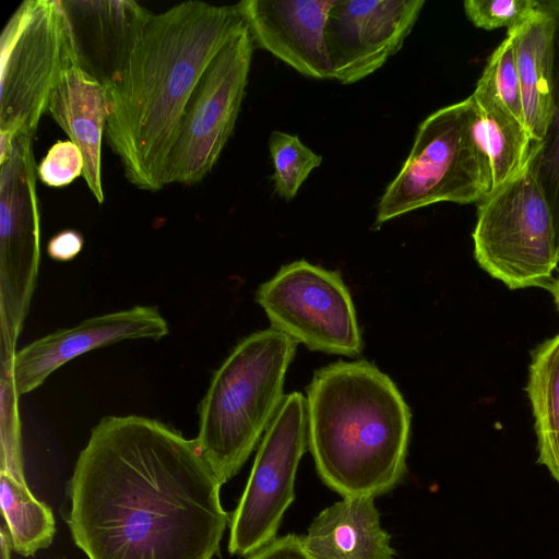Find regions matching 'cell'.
I'll return each instance as SVG.
<instances>
[{
  "mask_svg": "<svg viewBox=\"0 0 559 559\" xmlns=\"http://www.w3.org/2000/svg\"><path fill=\"white\" fill-rule=\"evenodd\" d=\"M74 61L59 0H25L0 38V135L34 138L50 96Z\"/></svg>",
  "mask_w": 559,
  "mask_h": 559,
  "instance_id": "obj_7",
  "label": "cell"
},
{
  "mask_svg": "<svg viewBox=\"0 0 559 559\" xmlns=\"http://www.w3.org/2000/svg\"><path fill=\"white\" fill-rule=\"evenodd\" d=\"M474 258L509 289L545 288L559 263L548 203L528 166L478 203Z\"/></svg>",
  "mask_w": 559,
  "mask_h": 559,
  "instance_id": "obj_6",
  "label": "cell"
},
{
  "mask_svg": "<svg viewBox=\"0 0 559 559\" xmlns=\"http://www.w3.org/2000/svg\"><path fill=\"white\" fill-rule=\"evenodd\" d=\"M297 345L272 328L253 332L213 373L195 441L222 485L238 474L277 413Z\"/></svg>",
  "mask_w": 559,
  "mask_h": 559,
  "instance_id": "obj_4",
  "label": "cell"
},
{
  "mask_svg": "<svg viewBox=\"0 0 559 559\" xmlns=\"http://www.w3.org/2000/svg\"><path fill=\"white\" fill-rule=\"evenodd\" d=\"M472 97L430 114L377 206L373 228L440 202L479 203L492 190L487 155L474 134Z\"/></svg>",
  "mask_w": 559,
  "mask_h": 559,
  "instance_id": "obj_5",
  "label": "cell"
},
{
  "mask_svg": "<svg viewBox=\"0 0 559 559\" xmlns=\"http://www.w3.org/2000/svg\"><path fill=\"white\" fill-rule=\"evenodd\" d=\"M1 451L0 471L26 483L24 476L21 429L19 418V393L11 371H1Z\"/></svg>",
  "mask_w": 559,
  "mask_h": 559,
  "instance_id": "obj_25",
  "label": "cell"
},
{
  "mask_svg": "<svg viewBox=\"0 0 559 559\" xmlns=\"http://www.w3.org/2000/svg\"><path fill=\"white\" fill-rule=\"evenodd\" d=\"M554 19L540 5L508 29L520 81L525 128L533 141L543 139L551 109Z\"/></svg>",
  "mask_w": 559,
  "mask_h": 559,
  "instance_id": "obj_18",
  "label": "cell"
},
{
  "mask_svg": "<svg viewBox=\"0 0 559 559\" xmlns=\"http://www.w3.org/2000/svg\"><path fill=\"white\" fill-rule=\"evenodd\" d=\"M335 0H243L236 4L253 44L300 74L333 80L325 26Z\"/></svg>",
  "mask_w": 559,
  "mask_h": 559,
  "instance_id": "obj_15",
  "label": "cell"
},
{
  "mask_svg": "<svg viewBox=\"0 0 559 559\" xmlns=\"http://www.w3.org/2000/svg\"><path fill=\"white\" fill-rule=\"evenodd\" d=\"M255 301L272 329L310 350L350 358L362 352L355 306L337 271L290 262L259 286Z\"/></svg>",
  "mask_w": 559,
  "mask_h": 559,
  "instance_id": "obj_9",
  "label": "cell"
},
{
  "mask_svg": "<svg viewBox=\"0 0 559 559\" xmlns=\"http://www.w3.org/2000/svg\"><path fill=\"white\" fill-rule=\"evenodd\" d=\"M48 111L80 148L84 160L82 176L102 204V138L109 116L107 87L72 62L50 96Z\"/></svg>",
  "mask_w": 559,
  "mask_h": 559,
  "instance_id": "obj_16",
  "label": "cell"
},
{
  "mask_svg": "<svg viewBox=\"0 0 559 559\" xmlns=\"http://www.w3.org/2000/svg\"><path fill=\"white\" fill-rule=\"evenodd\" d=\"M308 448L321 480L342 497L384 495L404 478L411 409L367 359L338 360L306 388Z\"/></svg>",
  "mask_w": 559,
  "mask_h": 559,
  "instance_id": "obj_3",
  "label": "cell"
},
{
  "mask_svg": "<svg viewBox=\"0 0 559 559\" xmlns=\"http://www.w3.org/2000/svg\"><path fill=\"white\" fill-rule=\"evenodd\" d=\"M308 445L306 397L284 400L263 435L239 502L229 523L228 551L249 557L274 538L295 499L299 462Z\"/></svg>",
  "mask_w": 559,
  "mask_h": 559,
  "instance_id": "obj_11",
  "label": "cell"
},
{
  "mask_svg": "<svg viewBox=\"0 0 559 559\" xmlns=\"http://www.w3.org/2000/svg\"><path fill=\"white\" fill-rule=\"evenodd\" d=\"M33 138L19 133L0 157V345L12 361L35 292L40 261Z\"/></svg>",
  "mask_w": 559,
  "mask_h": 559,
  "instance_id": "obj_8",
  "label": "cell"
},
{
  "mask_svg": "<svg viewBox=\"0 0 559 559\" xmlns=\"http://www.w3.org/2000/svg\"><path fill=\"white\" fill-rule=\"evenodd\" d=\"M169 333L166 319L153 306L103 313L59 329L16 349L11 373L19 395L40 386L58 368L93 349L126 340L158 341Z\"/></svg>",
  "mask_w": 559,
  "mask_h": 559,
  "instance_id": "obj_13",
  "label": "cell"
},
{
  "mask_svg": "<svg viewBox=\"0 0 559 559\" xmlns=\"http://www.w3.org/2000/svg\"><path fill=\"white\" fill-rule=\"evenodd\" d=\"M471 97L475 106L474 134L488 157L493 190L525 167L533 141L525 126L500 102L476 90Z\"/></svg>",
  "mask_w": 559,
  "mask_h": 559,
  "instance_id": "obj_19",
  "label": "cell"
},
{
  "mask_svg": "<svg viewBox=\"0 0 559 559\" xmlns=\"http://www.w3.org/2000/svg\"><path fill=\"white\" fill-rule=\"evenodd\" d=\"M554 19L551 109L543 139L532 143L528 166L548 203L559 257V0H542Z\"/></svg>",
  "mask_w": 559,
  "mask_h": 559,
  "instance_id": "obj_22",
  "label": "cell"
},
{
  "mask_svg": "<svg viewBox=\"0 0 559 559\" xmlns=\"http://www.w3.org/2000/svg\"><path fill=\"white\" fill-rule=\"evenodd\" d=\"M248 559H313L304 549L300 536L287 534L276 537Z\"/></svg>",
  "mask_w": 559,
  "mask_h": 559,
  "instance_id": "obj_28",
  "label": "cell"
},
{
  "mask_svg": "<svg viewBox=\"0 0 559 559\" xmlns=\"http://www.w3.org/2000/svg\"><path fill=\"white\" fill-rule=\"evenodd\" d=\"M253 48L245 24L204 70L185 110L169 158L166 185H195L217 163L241 108Z\"/></svg>",
  "mask_w": 559,
  "mask_h": 559,
  "instance_id": "obj_10",
  "label": "cell"
},
{
  "mask_svg": "<svg viewBox=\"0 0 559 559\" xmlns=\"http://www.w3.org/2000/svg\"><path fill=\"white\" fill-rule=\"evenodd\" d=\"M0 503L12 550L29 557L51 545L56 534L53 512L35 498L27 483L0 471Z\"/></svg>",
  "mask_w": 559,
  "mask_h": 559,
  "instance_id": "obj_21",
  "label": "cell"
},
{
  "mask_svg": "<svg viewBox=\"0 0 559 559\" xmlns=\"http://www.w3.org/2000/svg\"><path fill=\"white\" fill-rule=\"evenodd\" d=\"M84 160L72 141H57L37 166V176L48 187H66L82 176Z\"/></svg>",
  "mask_w": 559,
  "mask_h": 559,
  "instance_id": "obj_27",
  "label": "cell"
},
{
  "mask_svg": "<svg viewBox=\"0 0 559 559\" xmlns=\"http://www.w3.org/2000/svg\"><path fill=\"white\" fill-rule=\"evenodd\" d=\"M221 486L195 439L107 416L76 460L68 525L88 559H212L230 523Z\"/></svg>",
  "mask_w": 559,
  "mask_h": 559,
  "instance_id": "obj_1",
  "label": "cell"
},
{
  "mask_svg": "<svg viewBox=\"0 0 559 559\" xmlns=\"http://www.w3.org/2000/svg\"><path fill=\"white\" fill-rule=\"evenodd\" d=\"M425 0H335L325 26L333 80L356 83L402 48Z\"/></svg>",
  "mask_w": 559,
  "mask_h": 559,
  "instance_id": "obj_12",
  "label": "cell"
},
{
  "mask_svg": "<svg viewBox=\"0 0 559 559\" xmlns=\"http://www.w3.org/2000/svg\"><path fill=\"white\" fill-rule=\"evenodd\" d=\"M475 90L500 102L524 124L520 81L509 36L491 53Z\"/></svg>",
  "mask_w": 559,
  "mask_h": 559,
  "instance_id": "obj_24",
  "label": "cell"
},
{
  "mask_svg": "<svg viewBox=\"0 0 559 559\" xmlns=\"http://www.w3.org/2000/svg\"><path fill=\"white\" fill-rule=\"evenodd\" d=\"M313 559H393L391 536L370 496L343 497L322 510L300 536Z\"/></svg>",
  "mask_w": 559,
  "mask_h": 559,
  "instance_id": "obj_17",
  "label": "cell"
},
{
  "mask_svg": "<svg viewBox=\"0 0 559 559\" xmlns=\"http://www.w3.org/2000/svg\"><path fill=\"white\" fill-rule=\"evenodd\" d=\"M269 148L274 167L275 193L285 201L293 200L299 188L322 163V156L306 146L295 134L273 131Z\"/></svg>",
  "mask_w": 559,
  "mask_h": 559,
  "instance_id": "obj_23",
  "label": "cell"
},
{
  "mask_svg": "<svg viewBox=\"0 0 559 559\" xmlns=\"http://www.w3.org/2000/svg\"><path fill=\"white\" fill-rule=\"evenodd\" d=\"M83 243V237L79 231L66 229L50 238L47 245V253L56 261L67 262L81 252Z\"/></svg>",
  "mask_w": 559,
  "mask_h": 559,
  "instance_id": "obj_29",
  "label": "cell"
},
{
  "mask_svg": "<svg viewBox=\"0 0 559 559\" xmlns=\"http://www.w3.org/2000/svg\"><path fill=\"white\" fill-rule=\"evenodd\" d=\"M245 25L235 5L190 0L153 15L108 88L107 143L126 178L145 191L166 186L185 110L206 67Z\"/></svg>",
  "mask_w": 559,
  "mask_h": 559,
  "instance_id": "obj_2",
  "label": "cell"
},
{
  "mask_svg": "<svg viewBox=\"0 0 559 559\" xmlns=\"http://www.w3.org/2000/svg\"><path fill=\"white\" fill-rule=\"evenodd\" d=\"M76 66L107 90L153 14L134 0H59Z\"/></svg>",
  "mask_w": 559,
  "mask_h": 559,
  "instance_id": "obj_14",
  "label": "cell"
},
{
  "mask_svg": "<svg viewBox=\"0 0 559 559\" xmlns=\"http://www.w3.org/2000/svg\"><path fill=\"white\" fill-rule=\"evenodd\" d=\"M11 543L8 531L4 526L0 530V559H11Z\"/></svg>",
  "mask_w": 559,
  "mask_h": 559,
  "instance_id": "obj_30",
  "label": "cell"
},
{
  "mask_svg": "<svg viewBox=\"0 0 559 559\" xmlns=\"http://www.w3.org/2000/svg\"><path fill=\"white\" fill-rule=\"evenodd\" d=\"M525 391L534 418L538 462L559 483V333L532 350Z\"/></svg>",
  "mask_w": 559,
  "mask_h": 559,
  "instance_id": "obj_20",
  "label": "cell"
},
{
  "mask_svg": "<svg viewBox=\"0 0 559 559\" xmlns=\"http://www.w3.org/2000/svg\"><path fill=\"white\" fill-rule=\"evenodd\" d=\"M545 289H547L550 293L554 304L556 305V308L559 311V275L556 278H552L547 284Z\"/></svg>",
  "mask_w": 559,
  "mask_h": 559,
  "instance_id": "obj_31",
  "label": "cell"
},
{
  "mask_svg": "<svg viewBox=\"0 0 559 559\" xmlns=\"http://www.w3.org/2000/svg\"><path fill=\"white\" fill-rule=\"evenodd\" d=\"M538 7L537 0H466L467 19L479 28L491 31L521 23Z\"/></svg>",
  "mask_w": 559,
  "mask_h": 559,
  "instance_id": "obj_26",
  "label": "cell"
}]
</instances>
